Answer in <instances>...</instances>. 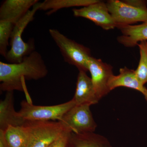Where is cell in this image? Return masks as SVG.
I'll use <instances>...</instances> for the list:
<instances>
[{
    "mask_svg": "<svg viewBox=\"0 0 147 147\" xmlns=\"http://www.w3.org/2000/svg\"><path fill=\"white\" fill-rule=\"evenodd\" d=\"M90 106L75 105L63 115L60 121L75 134L94 132L97 125L92 115Z\"/></svg>",
    "mask_w": 147,
    "mask_h": 147,
    "instance_id": "cell-6",
    "label": "cell"
},
{
    "mask_svg": "<svg viewBox=\"0 0 147 147\" xmlns=\"http://www.w3.org/2000/svg\"><path fill=\"white\" fill-rule=\"evenodd\" d=\"M38 2V0H5L0 7V20L15 25Z\"/></svg>",
    "mask_w": 147,
    "mask_h": 147,
    "instance_id": "cell-10",
    "label": "cell"
},
{
    "mask_svg": "<svg viewBox=\"0 0 147 147\" xmlns=\"http://www.w3.org/2000/svg\"><path fill=\"white\" fill-rule=\"evenodd\" d=\"M49 32L66 62L75 66L79 71H88L91 57L89 48L69 39L56 29H50Z\"/></svg>",
    "mask_w": 147,
    "mask_h": 147,
    "instance_id": "cell-3",
    "label": "cell"
},
{
    "mask_svg": "<svg viewBox=\"0 0 147 147\" xmlns=\"http://www.w3.org/2000/svg\"><path fill=\"white\" fill-rule=\"evenodd\" d=\"M119 87L130 88L141 92L144 96L147 103V89L137 79L135 70L127 67L121 68L119 74L113 75L108 82V87L110 91Z\"/></svg>",
    "mask_w": 147,
    "mask_h": 147,
    "instance_id": "cell-13",
    "label": "cell"
},
{
    "mask_svg": "<svg viewBox=\"0 0 147 147\" xmlns=\"http://www.w3.org/2000/svg\"><path fill=\"white\" fill-rule=\"evenodd\" d=\"M143 42H144L145 47H146V49L147 51V41H144Z\"/></svg>",
    "mask_w": 147,
    "mask_h": 147,
    "instance_id": "cell-23",
    "label": "cell"
},
{
    "mask_svg": "<svg viewBox=\"0 0 147 147\" xmlns=\"http://www.w3.org/2000/svg\"><path fill=\"white\" fill-rule=\"evenodd\" d=\"M48 73L41 55L34 51L20 63L0 62V89L3 92H24L26 80H38Z\"/></svg>",
    "mask_w": 147,
    "mask_h": 147,
    "instance_id": "cell-1",
    "label": "cell"
},
{
    "mask_svg": "<svg viewBox=\"0 0 147 147\" xmlns=\"http://www.w3.org/2000/svg\"><path fill=\"white\" fill-rule=\"evenodd\" d=\"M72 99L76 105L87 104L91 105L99 101L95 92L91 78L86 72L79 71L77 76L76 91Z\"/></svg>",
    "mask_w": 147,
    "mask_h": 147,
    "instance_id": "cell-12",
    "label": "cell"
},
{
    "mask_svg": "<svg viewBox=\"0 0 147 147\" xmlns=\"http://www.w3.org/2000/svg\"><path fill=\"white\" fill-rule=\"evenodd\" d=\"M40 6V2H38L14 25L11 35V48L5 58L9 63H20L24 57L35 51L34 40L32 38L25 42L22 36L27 26L34 19L36 13L39 10Z\"/></svg>",
    "mask_w": 147,
    "mask_h": 147,
    "instance_id": "cell-2",
    "label": "cell"
},
{
    "mask_svg": "<svg viewBox=\"0 0 147 147\" xmlns=\"http://www.w3.org/2000/svg\"><path fill=\"white\" fill-rule=\"evenodd\" d=\"M76 105L73 99L62 104L50 106L33 105L24 100L21 103L20 115L26 121H60L67 112Z\"/></svg>",
    "mask_w": 147,
    "mask_h": 147,
    "instance_id": "cell-4",
    "label": "cell"
},
{
    "mask_svg": "<svg viewBox=\"0 0 147 147\" xmlns=\"http://www.w3.org/2000/svg\"><path fill=\"white\" fill-rule=\"evenodd\" d=\"M4 131L8 147H28L29 133L26 125L9 126Z\"/></svg>",
    "mask_w": 147,
    "mask_h": 147,
    "instance_id": "cell-17",
    "label": "cell"
},
{
    "mask_svg": "<svg viewBox=\"0 0 147 147\" xmlns=\"http://www.w3.org/2000/svg\"><path fill=\"white\" fill-rule=\"evenodd\" d=\"M98 0H45L40 2L39 10L48 11L47 15H50L61 9L74 7H86Z\"/></svg>",
    "mask_w": 147,
    "mask_h": 147,
    "instance_id": "cell-16",
    "label": "cell"
},
{
    "mask_svg": "<svg viewBox=\"0 0 147 147\" xmlns=\"http://www.w3.org/2000/svg\"><path fill=\"white\" fill-rule=\"evenodd\" d=\"M74 16L89 19L104 30H111L116 25L109 12L106 3L98 1L81 8L72 9Z\"/></svg>",
    "mask_w": 147,
    "mask_h": 147,
    "instance_id": "cell-8",
    "label": "cell"
},
{
    "mask_svg": "<svg viewBox=\"0 0 147 147\" xmlns=\"http://www.w3.org/2000/svg\"><path fill=\"white\" fill-rule=\"evenodd\" d=\"M14 26L11 22L0 20V54L5 59L8 52L7 47Z\"/></svg>",
    "mask_w": 147,
    "mask_h": 147,
    "instance_id": "cell-18",
    "label": "cell"
},
{
    "mask_svg": "<svg viewBox=\"0 0 147 147\" xmlns=\"http://www.w3.org/2000/svg\"><path fill=\"white\" fill-rule=\"evenodd\" d=\"M0 147H8L5 135V131L0 129Z\"/></svg>",
    "mask_w": 147,
    "mask_h": 147,
    "instance_id": "cell-22",
    "label": "cell"
},
{
    "mask_svg": "<svg viewBox=\"0 0 147 147\" xmlns=\"http://www.w3.org/2000/svg\"><path fill=\"white\" fill-rule=\"evenodd\" d=\"M140 51V58L139 65L135 74L137 79L143 85L147 83V51L143 41L138 44Z\"/></svg>",
    "mask_w": 147,
    "mask_h": 147,
    "instance_id": "cell-19",
    "label": "cell"
},
{
    "mask_svg": "<svg viewBox=\"0 0 147 147\" xmlns=\"http://www.w3.org/2000/svg\"><path fill=\"white\" fill-rule=\"evenodd\" d=\"M71 132L69 129H67L48 147H68Z\"/></svg>",
    "mask_w": 147,
    "mask_h": 147,
    "instance_id": "cell-20",
    "label": "cell"
},
{
    "mask_svg": "<svg viewBox=\"0 0 147 147\" xmlns=\"http://www.w3.org/2000/svg\"><path fill=\"white\" fill-rule=\"evenodd\" d=\"M122 35L118 41L127 47H135L139 42L147 41V21L138 25H129L119 28Z\"/></svg>",
    "mask_w": 147,
    "mask_h": 147,
    "instance_id": "cell-14",
    "label": "cell"
},
{
    "mask_svg": "<svg viewBox=\"0 0 147 147\" xmlns=\"http://www.w3.org/2000/svg\"><path fill=\"white\" fill-rule=\"evenodd\" d=\"M25 125L29 133L28 147H48L67 129L60 121H27Z\"/></svg>",
    "mask_w": 147,
    "mask_h": 147,
    "instance_id": "cell-5",
    "label": "cell"
},
{
    "mask_svg": "<svg viewBox=\"0 0 147 147\" xmlns=\"http://www.w3.org/2000/svg\"><path fill=\"white\" fill-rule=\"evenodd\" d=\"M106 5L118 28L147 21V8H137L118 0L108 1Z\"/></svg>",
    "mask_w": 147,
    "mask_h": 147,
    "instance_id": "cell-7",
    "label": "cell"
},
{
    "mask_svg": "<svg viewBox=\"0 0 147 147\" xmlns=\"http://www.w3.org/2000/svg\"><path fill=\"white\" fill-rule=\"evenodd\" d=\"M125 3L134 7L142 9L147 8V1L144 0H126L123 1Z\"/></svg>",
    "mask_w": 147,
    "mask_h": 147,
    "instance_id": "cell-21",
    "label": "cell"
},
{
    "mask_svg": "<svg viewBox=\"0 0 147 147\" xmlns=\"http://www.w3.org/2000/svg\"><path fill=\"white\" fill-rule=\"evenodd\" d=\"M13 92H6L4 99L0 101V129L4 131L9 126H23L27 122L15 111Z\"/></svg>",
    "mask_w": 147,
    "mask_h": 147,
    "instance_id": "cell-11",
    "label": "cell"
},
{
    "mask_svg": "<svg viewBox=\"0 0 147 147\" xmlns=\"http://www.w3.org/2000/svg\"><path fill=\"white\" fill-rule=\"evenodd\" d=\"M68 147H113L108 139L94 132L84 134L71 132Z\"/></svg>",
    "mask_w": 147,
    "mask_h": 147,
    "instance_id": "cell-15",
    "label": "cell"
},
{
    "mask_svg": "<svg viewBox=\"0 0 147 147\" xmlns=\"http://www.w3.org/2000/svg\"><path fill=\"white\" fill-rule=\"evenodd\" d=\"M113 67L100 59L90 58L88 71L90 73L92 83L96 94L99 100L110 92L108 82L113 74Z\"/></svg>",
    "mask_w": 147,
    "mask_h": 147,
    "instance_id": "cell-9",
    "label": "cell"
}]
</instances>
